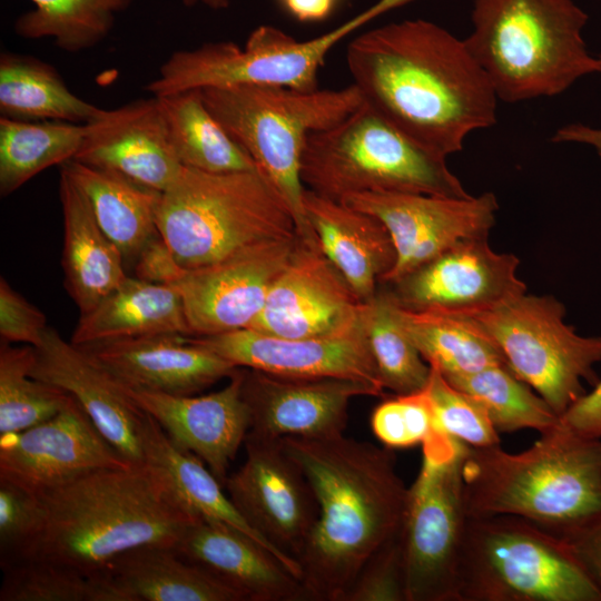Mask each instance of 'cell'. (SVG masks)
Masks as SVG:
<instances>
[{
    "mask_svg": "<svg viewBox=\"0 0 601 601\" xmlns=\"http://www.w3.org/2000/svg\"><path fill=\"white\" fill-rule=\"evenodd\" d=\"M598 58H599V59H600V61H601V55H600V56H599Z\"/></svg>",
    "mask_w": 601,
    "mask_h": 601,
    "instance_id": "f5cc1de1",
    "label": "cell"
},
{
    "mask_svg": "<svg viewBox=\"0 0 601 601\" xmlns=\"http://www.w3.org/2000/svg\"><path fill=\"white\" fill-rule=\"evenodd\" d=\"M158 334L191 336L179 293L171 286L127 278L95 307L81 313L70 342H100Z\"/></svg>",
    "mask_w": 601,
    "mask_h": 601,
    "instance_id": "f1b7e54d",
    "label": "cell"
},
{
    "mask_svg": "<svg viewBox=\"0 0 601 601\" xmlns=\"http://www.w3.org/2000/svg\"><path fill=\"white\" fill-rule=\"evenodd\" d=\"M121 384L171 395H194L238 368L190 336L158 334L79 346Z\"/></svg>",
    "mask_w": 601,
    "mask_h": 601,
    "instance_id": "603a6c76",
    "label": "cell"
},
{
    "mask_svg": "<svg viewBox=\"0 0 601 601\" xmlns=\"http://www.w3.org/2000/svg\"><path fill=\"white\" fill-rule=\"evenodd\" d=\"M183 270L159 234L146 245L135 262L136 277L169 286Z\"/></svg>",
    "mask_w": 601,
    "mask_h": 601,
    "instance_id": "7dc6e473",
    "label": "cell"
},
{
    "mask_svg": "<svg viewBox=\"0 0 601 601\" xmlns=\"http://www.w3.org/2000/svg\"><path fill=\"white\" fill-rule=\"evenodd\" d=\"M382 396L373 386L336 377H289L247 368L243 397L249 413L247 435L328 439L344 434L349 401Z\"/></svg>",
    "mask_w": 601,
    "mask_h": 601,
    "instance_id": "d6986e66",
    "label": "cell"
},
{
    "mask_svg": "<svg viewBox=\"0 0 601 601\" xmlns=\"http://www.w3.org/2000/svg\"><path fill=\"white\" fill-rule=\"evenodd\" d=\"M0 112L1 117L12 119L90 124L106 110L75 95L47 62L3 52L0 57Z\"/></svg>",
    "mask_w": 601,
    "mask_h": 601,
    "instance_id": "1f68e13d",
    "label": "cell"
},
{
    "mask_svg": "<svg viewBox=\"0 0 601 601\" xmlns=\"http://www.w3.org/2000/svg\"><path fill=\"white\" fill-rule=\"evenodd\" d=\"M471 19L464 42L499 100L553 97L601 73L582 36L589 17L573 0H474Z\"/></svg>",
    "mask_w": 601,
    "mask_h": 601,
    "instance_id": "5b68a950",
    "label": "cell"
},
{
    "mask_svg": "<svg viewBox=\"0 0 601 601\" xmlns=\"http://www.w3.org/2000/svg\"><path fill=\"white\" fill-rule=\"evenodd\" d=\"M201 91L210 112L286 201L298 238L318 244L304 207L305 144L312 134L336 125L363 105L358 88L352 83L338 90L299 91L238 85Z\"/></svg>",
    "mask_w": 601,
    "mask_h": 601,
    "instance_id": "52a82bcc",
    "label": "cell"
},
{
    "mask_svg": "<svg viewBox=\"0 0 601 601\" xmlns=\"http://www.w3.org/2000/svg\"><path fill=\"white\" fill-rule=\"evenodd\" d=\"M318 514L298 559L308 600L343 601L366 560L402 523L407 487L392 449L346 437H284Z\"/></svg>",
    "mask_w": 601,
    "mask_h": 601,
    "instance_id": "7a4b0ae2",
    "label": "cell"
},
{
    "mask_svg": "<svg viewBox=\"0 0 601 601\" xmlns=\"http://www.w3.org/2000/svg\"><path fill=\"white\" fill-rule=\"evenodd\" d=\"M157 98L183 166L209 173L257 170L250 156L210 112L201 89Z\"/></svg>",
    "mask_w": 601,
    "mask_h": 601,
    "instance_id": "836d02e7",
    "label": "cell"
},
{
    "mask_svg": "<svg viewBox=\"0 0 601 601\" xmlns=\"http://www.w3.org/2000/svg\"><path fill=\"white\" fill-rule=\"evenodd\" d=\"M31 376L71 394L107 441L130 463H144L142 430L147 413L110 373L55 328L35 347Z\"/></svg>",
    "mask_w": 601,
    "mask_h": 601,
    "instance_id": "7402d4cb",
    "label": "cell"
},
{
    "mask_svg": "<svg viewBox=\"0 0 601 601\" xmlns=\"http://www.w3.org/2000/svg\"><path fill=\"white\" fill-rule=\"evenodd\" d=\"M42 520L40 497L0 480V565L22 555Z\"/></svg>",
    "mask_w": 601,
    "mask_h": 601,
    "instance_id": "ee69618b",
    "label": "cell"
},
{
    "mask_svg": "<svg viewBox=\"0 0 601 601\" xmlns=\"http://www.w3.org/2000/svg\"><path fill=\"white\" fill-rule=\"evenodd\" d=\"M363 304L319 245L298 238L249 328L287 338L326 335L356 322Z\"/></svg>",
    "mask_w": 601,
    "mask_h": 601,
    "instance_id": "ffe728a7",
    "label": "cell"
},
{
    "mask_svg": "<svg viewBox=\"0 0 601 601\" xmlns=\"http://www.w3.org/2000/svg\"><path fill=\"white\" fill-rule=\"evenodd\" d=\"M552 142H574L592 147L601 160V128H594L580 122L569 124L559 128L551 138Z\"/></svg>",
    "mask_w": 601,
    "mask_h": 601,
    "instance_id": "681fc988",
    "label": "cell"
},
{
    "mask_svg": "<svg viewBox=\"0 0 601 601\" xmlns=\"http://www.w3.org/2000/svg\"><path fill=\"white\" fill-rule=\"evenodd\" d=\"M156 225L185 269L266 240L298 237L289 207L258 170L209 173L183 166L161 193Z\"/></svg>",
    "mask_w": 601,
    "mask_h": 601,
    "instance_id": "8992f818",
    "label": "cell"
},
{
    "mask_svg": "<svg viewBox=\"0 0 601 601\" xmlns=\"http://www.w3.org/2000/svg\"><path fill=\"white\" fill-rule=\"evenodd\" d=\"M186 6L203 3L211 9H225L229 6L228 0H180Z\"/></svg>",
    "mask_w": 601,
    "mask_h": 601,
    "instance_id": "816d5d0a",
    "label": "cell"
},
{
    "mask_svg": "<svg viewBox=\"0 0 601 601\" xmlns=\"http://www.w3.org/2000/svg\"><path fill=\"white\" fill-rule=\"evenodd\" d=\"M244 446L246 459L225 491L260 536L298 563L318 514L313 489L279 440L246 435Z\"/></svg>",
    "mask_w": 601,
    "mask_h": 601,
    "instance_id": "5bb4252c",
    "label": "cell"
},
{
    "mask_svg": "<svg viewBox=\"0 0 601 601\" xmlns=\"http://www.w3.org/2000/svg\"><path fill=\"white\" fill-rule=\"evenodd\" d=\"M0 601H109L102 571L90 574L37 558L0 565Z\"/></svg>",
    "mask_w": 601,
    "mask_h": 601,
    "instance_id": "ab89813d",
    "label": "cell"
},
{
    "mask_svg": "<svg viewBox=\"0 0 601 601\" xmlns=\"http://www.w3.org/2000/svg\"><path fill=\"white\" fill-rule=\"evenodd\" d=\"M457 601H601L558 535L518 516L469 518Z\"/></svg>",
    "mask_w": 601,
    "mask_h": 601,
    "instance_id": "9c48e42d",
    "label": "cell"
},
{
    "mask_svg": "<svg viewBox=\"0 0 601 601\" xmlns=\"http://www.w3.org/2000/svg\"><path fill=\"white\" fill-rule=\"evenodd\" d=\"M190 338L237 367L289 377L353 380L384 392L368 346L363 309L353 324L321 336L287 338L246 327Z\"/></svg>",
    "mask_w": 601,
    "mask_h": 601,
    "instance_id": "2e32d148",
    "label": "cell"
},
{
    "mask_svg": "<svg viewBox=\"0 0 601 601\" xmlns=\"http://www.w3.org/2000/svg\"><path fill=\"white\" fill-rule=\"evenodd\" d=\"M89 125L75 160L118 173L161 193L183 169L157 97L106 110Z\"/></svg>",
    "mask_w": 601,
    "mask_h": 601,
    "instance_id": "cb8c5ba5",
    "label": "cell"
},
{
    "mask_svg": "<svg viewBox=\"0 0 601 601\" xmlns=\"http://www.w3.org/2000/svg\"><path fill=\"white\" fill-rule=\"evenodd\" d=\"M398 314L422 357L445 378L506 364L496 344L467 315L436 309L415 311L400 303Z\"/></svg>",
    "mask_w": 601,
    "mask_h": 601,
    "instance_id": "d6a6232c",
    "label": "cell"
},
{
    "mask_svg": "<svg viewBox=\"0 0 601 601\" xmlns=\"http://www.w3.org/2000/svg\"><path fill=\"white\" fill-rule=\"evenodd\" d=\"M560 426L583 437L601 439V380L560 415Z\"/></svg>",
    "mask_w": 601,
    "mask_h": 601,
    "instance_id": "c3c4849f",
    "label": "cell"
},
{
    "mask_svg": "<svg viewBox=\"0 0 601 601\" xmlns=\"http://www.w3.org/2000/svg\"><path fill=\"white\" fill-rule=\"evenodd\" d=\"M558 536L601 593V512Z\"/></svg>",
    "mask_w": 601,
    "mask_h": 601,
    "instance_id": "bcb514c9",
    "label": "cell"
},
{
    "mask_svg": "<svg viewBox=\"0 0 601 601\" xmlns=\"http://www.w3.org/2000/svg\"><path fill=\"white\" fill-rule=\"evenodd\" d=\"M363 324L384 390L396 395L423 390L428 382L431 366L405 331L398 303L391 290L376 293L364 302Z\"/></svg>",
    "mask_w": 601,
    "mask_h": 601,
    "instance_id": "8d00e7d4",
    "label": "cell"
},
{
    "mask_svg": "<svg viewBox=\"0 0 601 601\" xmlns=\"http://www.w3.org/2000/svg\"><path fill=\"white\" fill-rule=\"evenodd\" d=\"M519 259L494 252L487 238L462 240L403 276L391 290L410 309L473 314L526 293Z\"/></svg>",
    "mask_w": 601,
    "mask_h": 601,
    "instance_id": "ac0fdd59",
    "label": "cell"
},
{
    "mask_svg": "<svg viewBox=\"0 0 601 601\" xmlns=\"http://www.w3.org/2000/svg\"><path fill=\"white\" fill-rule=\"evenodd\" d=\"M304 207L322 252L362 300L376 294V284L391 272L396 250L384 224L343 201L304 193Z\"/></svg>",
    "mask_w": 601,
    "mask_h": 601,
    "instance_id": "484cf974",
    "label": "cell"
},
{
    "mask_svg": "<svg viewBox=\"0 0 601 601\" xmlns=\"http://www.w3.org/2000/svg\"><path fill=\"white\" fill-rule=\"evenodd\" d=\"M244 372L238 367L221 390L199 396L121 385L175 444L198 456L224 486L249 430V413L243 397Z\"/></svg>",
    "mask_w": 601,
    "mask_h": 601,
    "instance_id": "44dd1931",
    "label": "cell"
},
{
    "mask_svg": "<svg viewBox=\"0 0 601 601\" xmlns=\"http://www.w3.org/2000/svg\"><path fill=\"white\" fill-rule=\"evenodd\" d=\"M128 464L75 397L51 418L0 435V480L36 495L87 473Z\"/></svg>",
    "mask_w": 601,
    "mask_h": 601,
    "instance_id": "e0dca14e",
    "label": "cell"
},
{
    "mask_svg": "<svg viewBox=\"0 0 601 601\" xmlns=\"http://www.w3.org/2000/svg\"><path fill=\"white\" fill-rule=\"evenodd\" d=\"M407 1L378 0L351 20L308 40H297L264 24L252 31L243 48L231 41H216L177 50L146 89L155 97L238 85L314 91L318 89V72L335 45L373 18Z\"/></svg>",
    "mask_w": 601,
    "mask_h": 601,
    "instance_id": "30bf717a",
    "label": "cell"
},
{
    "mask_svg": "<svg viewBox=\"0 0 601 601\" xmlns=\"http://www.w3.org/2000/svg\"><path fill=\"white\" fill-rule=\"evenodd\" d=\"M145 462L159 469L180 502L194 514L220 521L248 534L300 580L297 562L288 559L260 536L234 506L223 484L191 452L175 444L161 426L147 414L142 430Z\"/></svg>",
    "mask_w": 601,
    "mask_h": 601,
    "instance_id": "4dcf8cb0",
    "label": "cell"
},
{
    "mask_svg": "<svg viewBox=\"0 0 601 601\" xmlns=\"http://www.w3.org/2000/svg\"><path fill=\"white\" fill-rule=\"evenodd\" d=\"M283 7L303 22L321 21L327 18L338 0H279Z\"/></svg>",
    "mask_w": 601,
    "mask_h": 601,
    "instance_id": "f907efd6",
    "label": "cell"
},
{
    "mask_svg": "<svg viewBox=\"0 0 601 601\" xmlns=\"http://www.w3.org/2000/svg\"><path fill=\"white\" fill-rule=\"evenodd\" d=\"M445 159L364 101L307 138L300 177L307 189L334 200L364 193L470 197Z\"/></svg>",
    "mask_w": 601,
    "mask_h": 601,
    "instance_id": "ba28073f",
    "label": "cell"
},
{
    "mask_svg": "<svg viewBox=\"0 0 601 601\" xmlns=\"http://www.w3.org/2000/svg\"><path fill=\"white\" fill-rule=\"evenodd\" d=\"M381 220L396 250L382 282L393 284L453 245L487 238L499 204L493 193L466 198L416 193H364L339 200Z\"/></svg>",
    "mask_w": 601,
    "mask_h": 601,
    "instance_id": "4fadbf2b",
    "label": "cell"
},
{
    "mask_svg": "<svg viewBox=\"0 0 601 601\" xmlns=\"http://www.w3.org/2000/svg\"><path fill=\"white\" fill-rule=\"evenodd\" d=\"M297 242L298 237L266 240L210 265L184 268L170 286L181 297L191 336L249 327Z\"/></svg>",
    "mask_w": 601,
    "mask_h": 601,
    "instance_id": "9a60e30c",
    "label": "cell"
},
{
    "mask_svg": "<svg viewBox=\"0 0 601 601\" xmlns=\"http://www.w3.org/2000/svg\"><path fill=\"white\" fill-rule=\"evenodd\" d=\"M343 601H408L400 529L366 560Z\"/></svg>",
    "mask_w": 601,
    "mask_h": 601,
    "instance_id": "7bdbcfd3",
    "label": "cell"
},
{
    "mask_svg": "<svg viewBox=\"0 0 601 601\" xmlns=\"http://www.w3.org/2000/svg\"><path fill=\"white\" fill-rule=\"evenodd\" d=\"M366 104L427 149L447 157L496 122L497 97L464 40L410 19L361 33L346 53Z\"/></svg>",
    "mask_w": 601,
    "mask_h": 601,
    "instance_id": "6da1fadb",
    "label": "cell"
},
{
    "mask_svg": "<svg viewBox=\"0 0 601 601\" xmlns=\"http://www.w3.org/2000/svg\"><path fill=\"white\" fill-rule=\"evenodd\" d=\"M475 400L499 433L535 430L540 434L560 426V416L506 364L446 378Z\"/></svg>",
    "mask_w": 601,
    "mask_h": 601,
    "instance_id": "d590c367",
    "label": "cell"
},
{
    "mask_svg": "<svg viewBox=\"0 0 601 601\" xmlns=\"http://www.w3.org/2000/svg\"><path fill=\"white\" fill-rule=\"evenodd\" d=\"M60 167L87 197L99 226L120 250L125 265L135 264L158 235L156 218L161 191L75 159Z\"/></svg>",
    "mask_w": 601,
    "mask_h": 601,
    "instance_id": "f546056e",
    "label": "cell"
},
{
    "mask_svg": "<svg viewBox=\"0 0 601 601\" xmlns=\"http://www.w3.org/2000/svg\"><path fill=\"white\" fill-rule=\"evenodd\" d=\"M473 318L502 352L508 366L560 416L598 383L601 336H582L565 324V307L551 295L515 296Z\"/></svg>",
    "mask_w": 601,
    "mask_h": 601,
    "instance_id": "7c38bea8",
    "label": "cell"
},
{
    "mask_svg": "<svg viewBox=\"0 0 601 601\" xmlns=\"http://www.w3.org/2000/svg\"><path fill=\"white\" fill-rule=\"evenodd\" d=\"M59 197L63 216L65 286L80 313H86L128 275L120 250L99 226L87 197L61 170Z\"/></svg>",
    "mask_w": 601,
    "mask_h": 601,
    "instance_id": "4316f807",
    "label": "cell"
},
{
    "mask_svg": "<svg viewBox=\"0 0 601 601\" xmlns=\"http://www.w3.org/2000/svg\"><path fill=\"white\" fill-rule=\"evenodd\" d=\"M371 426L376 439L388 449L422 446L439 433L425 387L382 402L372 413Z\"/></svg>",
    "mask_w": 601,
    "mask_h": 601,
    "instance_id": "b9f144b4",
    "label": "cell"
},
{
    "mask_svg": "<svg viewBox=\"0 0 601 601\" xmlns=\"http://www.w3.org/2000/svg\"><path fill=\"white\" fill-rule=\"evenodd\" d=\"M35 9L21 14L14 31L26 39L52 38L67 52L90 49L110 33L116 14L131 0H31Z\"/></svg>",
    "mask_w": 601,
    "mask_h": 601,
    "instance_id": "74e56055",
    "label": "cell"
},
{
    "mask_svg": "<svg viewBox=\"0 0 601 601\" xmlns=\"http://www.w3.org/2000/svg\"><path fill=\"white\" fill-rule=\"evenodd\" d=\"M110 601H244L169 545H144L114 558L102 570Z\"/></svg>",
    "mask_w": 601,
    "mask_h": 601,
    "instance_id": "83f0119b",
    "label": "cell"
},
{
    "mask_svg": "<svg viewBox=\"0 0 601 601\" xmlns=\"http://www.w3.org/2000/svg\"><path fill=\"white\" fill-rule=\"evenodd\" d=\"M466 445L436 433L422 444L418 473L407 487L400 528L408 601H457V572L469 514Z\"/></svg>",
    "mask_w": 601,
    "mask_h": 601,
    "instance_id": "8fae6325",
    "label": "cell"
},
{
    "mask_svg": "<svg viewBox=\"0 0 601 601\" xmlns=\"http://www.w3.org/2000/svg\"><path fill=\"white\" fill-rule=\"evenodd\" d=\"M425 388L440 434L473 449L500 444L499 432L482 406L449 383L434 367H431Z\"/></svg>",
    "mask_w": 601,
    "mask_h": 601,
    "instance_id": "60d3db41",
    "label": "cell"
},
{
    "mask_svg": "<svg viewBox=\"0 0 601 601\" xmlns=\"http://www.w3.org/2000/svg\"><path fill=\"white\" fill-rule=\"evenodd\" d=\"M33 346L0 345V435L18 433L61 412L73 396L31 376Z\"/></svg>",
    "mask_w": 601,
    "mask_h": 601,
    "instance_id": "f35d334b",
    "label": "cell"
},
{
    "mask_svg": "<svg viewBox=\"0 0 601 601\" xmlns=\"http://www.w3.org/2000/svg\"><path fill=\"white\" fill-rule=\"evenodd\" d=\"M188 562L238 592L244 601L308 600L302 581L268 549L220 521L198 518L174 545Z\"/></svg>",
    "mask_w": 601,
    "mask_h": 601,
    "instance_id": "d4e9b609",
    "label": "cell"
},
{
    "mask_svg": "<svg viewBox=\"0 0 601 601\" xmlns=\"http://www.w3.org/2000/svg\"><path fill=\"white\" fill-rule=\"evenodd\" d=\"M48 328L45 314L0 278V336L2 342L39 347Z\"/></svg>",
    "mask_w": 601,
    "mask_h": 601,
    "instance_id": "f6af8a7d",
    "label": "cell"
},
{
    "mask_svg": "<svg viewBox=\"0 0 601 601\" xmlns=\"http://www.w3.org/2000/svg\"><path fill=\"white\" fill-rule=\"evenodd\" d=\"M462 473L470 518L512 515L560 535L601 512V439L561 426L519 453L467 446Z\"/></svg>",
    "mask_w": 601,
    "mask_h": 601,
    "instance_id": "277c9868",
    "label": "cell"
},
{
    "mask_svg": "<svg viewBox=\"0 0 601 601\" xmlns=\"http://www.w3.org/2000/svg\"><path fill=\"white\" fill-rule=\"evenodd\" d=\"M38 496L40 529L17 560L37 558L90 574L135 548L174 546L200 518L148 462L97 470Z\"/></svg>",
    "mask_w": 601,
    "mask_h": 601,
    "instance_id": "3957f363",
    "label": "cell"
},
{
    "mask_svg": "<svg viewBox=\"0 0 601 601\" xmlns=\"http://www.w3.org/2000/svg\"><path fill=\"white\" fill-rule=\"evenodd\" d=\"M89 124L0 118V194L8 196L40 171L78 152Z\"/></svg>",
    "mask_w": 601,
    "mask_h": 601,
    "instance_id": "e575fe53",
    "label": "cell"
}]
</instances>
